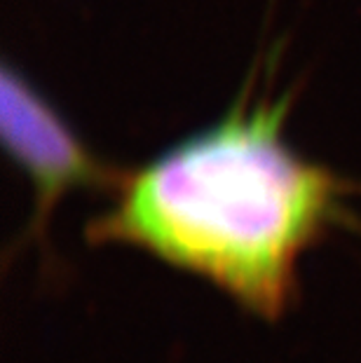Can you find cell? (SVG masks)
Returning <instances> with one entry per match:
<instances>
[{
    "label": "cell",
    "mask_w": 361,
    "mask_h": 363,
    "mask_svg": "<svg viewBox=\"0 0 361 363\" xmlns=\"http://www.w3.org/2000/svg\"><path fill=\"white\" fill-rule=\"evenodd\" d=\"M289 101L247 91L216 122L120 176L87 239L148 253L260 319L282 316L303 256L350 216L348 185L289 143Z\"/></svg>",
    "instance_id": "obj_1"
},
{
    "label": "cell",
    "mask_w": 361,
    "mask_h": 363,
    "mask_svg": "<svg viewBox=\"0 0 361 363\" xmlns=\"http://www.w3.org/2000/svg\"><path fill=\"white\" fill-rule=\"evenodd\" d=\"M0 131L5 150L33 190L24 239H45L52 216L68 195L113 190L122 176L99 160L55 104L10 64L3 66L0 82Z\"/></svg>",
    "instance_id": "obj_2"
}]
</instances>
